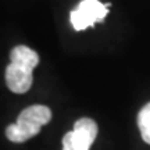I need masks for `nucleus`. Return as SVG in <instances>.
Instances as JSON below:
<instances>
[{
	"instance_id": "obj_1",
	"label": "nucleus",
	"mask_w": 150,
	"mask_h": 150,
	"mask_svg": "<svg viewBox=\"0 0 150 150\" xmlns=\"http://www.w3.org/2000/svg\"><path fill=\"white\" fill-rule=\"evenodd\" d=\"M52 120V110L43 104H33L20 112L16 124L6 128V136L10 142L24 143L40 132L43 125Z\"/></svg>"
},
{
	"instance_id": "obj_2",
	"label": "nucleus",
	"mask_w": 150,
	"mask_h": 150,
	"mask_svg": "<svg viewBox=\"0 0 150 150\" xmlns=\"http://www.w3.org/2000/svg\"><path fill=\"white\" fill-rule=\"evenodd\" d=\"M97 136V124L89 117L76 120L74 129L63 138V150H89Z\"/></svg>"
},
{
	"instance_id": "obj_3",
	"label": "nucleus",
	"mask_w": 150,
	"mask_h": 150,
	"mask_svg": "<svg viewBox=\"0 0 150 150\" xmlns=\"http://www.w3.org/2000/svg\"><path fill=\"white\" fill-rule=\"evenodd\" d=\"M107 14L108 8L99 0H82L71 11L70 21L75 31H83L89 27H95L96 22L103 21Z\"/></svg>"
},
{
	"instance_id": "obj_4",
	"label": "nucleus",
	"mask_w": 150,
	"mask_h": 150,
	"mask_svg": "<svg viewBox=\"0 0 150 150\" xmlns=\"http://www.w3.org/2000/svg\"><path fill=\"white\" fill-rule=\"evenodd\" d=\"M33 70L32 67L21 63L10 61V64L6 68V83L7 88L14 93H25L31 89L33 82Z\"/></svg>"
},
{
	"instance_id": "obj_5",
	"label": "nucleus",
	"mask_w": 150,
	"mask_h": 150,
	"mask_svg": "<svg viewBox=\"0 0 150 150\" xmlns=\"http://www.w3.org/2000/svg\"><path fill=\"white\" fill-rule=\"evenodd\" d=\"M10 61H14V63H21V64H27L29 67L35 68L38 64H39V54L29 49L28 46H24V45H20V46H16L10 52Z\"/></svg>"
},
{
	"instance_id": "obj_6",
	"label": "nucleus",
	"mask_w": 150,
	"mask_h": 150,
	"mask_svg": "<svg viewBox=\"0 0 150 150\" xmlns=\"http://www.w3.org/2000/svg\"><path fill=\"white\" fill-rule=\"evenodd\" d=\"M138 127H139L142 139L150 145V102L146 103L138 112Z\"/></svg>"
}]
</instances>
